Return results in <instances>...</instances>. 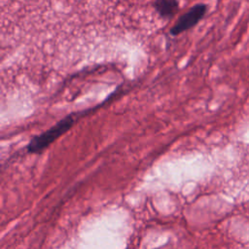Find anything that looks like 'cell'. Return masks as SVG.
Listing matches in <instances>:
<instances>
[{
    "instance_id": "7a4b0ae2",
    "label": "cell",
    "mask_w": 249,
    "mask_h": 249,
    "mask_svg": "<svg viewBox=\"0 0 249 249\" xmlns=\"http://www.w3.org/2000/svg\"><path fill=\"white\" fill-rule=\"evenodd\" d=\"M207 11V6L205 4H196L183 14L175 24L170 29V34L172 36H177L195 25H196L200 19L204 17Z\"/></svg>"
},
{
    "instance_id": "3957f363",
    "label": "cell",
    "mask_w": 249,
    "mask_h": 249,
    "mask_svg": "<svg viewBox=\"0 0 249 249\" xmlns=\"http://www.w3.org/2000/svg\"><path fill=\"white\" fill-rule=\"evenodd\" d=\"M154 8L163 19H170L178 11V0H155Z\"/></svg>"
},
{
    "instance_id": "6da1fadb",
    "label": "cell",
    "mask_w": 249,
    "mask_h": 249,
    "mask_svg": "<svg viewBox=\"0 0 249 249\" xmlns=\"http://www.w3.org/2000/svg\"><path fill=\"white\" fill-rule=\"evenodd\" d=\"M77 114H70L58 121L54 125L44 131L43 133L33 137L27 145L29 153H40L50 146L59 136L68 131L76 122Z\"/></svg>"
}]
</instances>
